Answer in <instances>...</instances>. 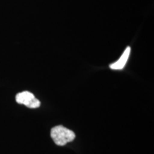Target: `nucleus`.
Here are the masks:
<instances>
[{
  "label": "nucleus",
  "mask_w": 154,
  "mask_h": 154,
  "mask_svg": "<svg viewBox=\"0 0 154 154\" xmlns=\"http://www.w3.org/2000/svg\"><path fill=\"white\" fill-rule=\"evenodd\" d=\"M51 137L57 146H63L72 142L76 137L74 131L63 126H57L51 131Z\"/></svg>",
  "instance_id": "obj_1"
},
{
  "label": "nucleus",
  "mask_w": 154,
  "mask_h": 154,
  "mask_svg": "<svg viewBox=\"0 0 154 154\" xmlns=\"http://www.w3.org/2000/svg\"><path fill=\"white\" fill-rule=\"evenodd\" d=\"M16 101L19 104H23L30 109H36L41 105V103L32 93L29 91H23L16 96Z\"/></svg>",
  "instance_id": "obj_2"
},
{
  "label": "nucleus",
  "mask_w": 154,
  "mask_h": 154,
  "mask_svg": "<svg viewBox=\"0 0 154 154\" xmlns=\"http://www.w3.org/2000/svg\"><path fill=\"white\" fill-rule=\"evenodd\" d=\"M131 52V47H127L126 49H125L124 52L123 53V54L121 55L120 59H119L118 61H116L112 64H111L110 68L111 69H114V70H120V69H122L126 65V63L128 61V57H129Z\"/></svg>",
  "instance_id": "obj_3"
}]
</instances>
